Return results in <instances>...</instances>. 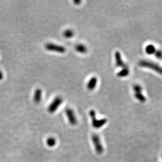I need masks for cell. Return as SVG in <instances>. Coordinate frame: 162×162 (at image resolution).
Masks as SVG:
<instances>
[{"instance_id":"6da1fadb","label":"cell","mask_w":162,"mask_h":162,"mask_svg":"<svg viewBox=\"0 0 162 162\" xmlns=\"http://www.w3.org/2000/svg\"><path fill=\"white\" fill-rule=\"evenodd\" d=\"M89 115L92 119V125L95 129H99L104 125H106L107 120L106 119H102L100 120H97L96 118V114L94 110L90 111Z\"/></svg>"},{"instance_id":"7a4b0ae2","label":"cell","mask_w":162,"mask_h":162,"mask_svg":"<svg viewBox=\"0 0 162 162\" xmlns=\"http://www.w3.org/2000/svg\"><path fill=\"white\" fill-rule=\"evenodd\" d=\"M139 65L144 67H147L155 71L162 75V68L160 67L157 63H153L152 61L148 60H141L139 63Z\"/></svg>"},{"instance_id":"3957f363","label":"cell","mask_w":162,"mask_h":162,"mask_svg":"<svg viewBox=\"0 0 162 162\" xmlns=\"http://www.w3.org/2000/svg\"><path fill=\"white\" fill-rule=\"evenodd\" d=\"M92 140L96 153L99 154H101L104 152V148L98 135H97V134H93L92 136Z\"/></svg>"},{"instance_id":"277c9868","label":"cell","mask_w":162,"mask_h":162,"mask_svg":"<svg viewBox=\"0 0 162 162\" xmlns=\"http://www.w3.org/2000/svg\"><path fill=\"white\" fill-rule=\"evenodd\" d=\"M63 100L60 96H57L48 107V111L50 113L55 112L63 103Z\"/></svg>"},{"instance_id":"5b68a950","label":"cell","mask_w":162,"mask_h":162,"mask_svg":"<svg viewBox=\"0 0 162 162\" xmlns=\"http://www.w3.org/2000/svg\"><path fill=\"white\" fill-rule=\"evenodd\" d=\"M46 50L52 52H57L59 53H64L66 52V48L63 46L56 45L53 43H47L45 45Z\"/></svg>"},{"instance_id":"8992f818","label":"cell","mask_w":162,"mask_h":162,"mask_svg":"<svg viewBox=\"0 0 162 162\" xmlns=\"http://www.w3.org/2000/svg\"><path fill=\"white\" fill-rule=\"evenodd\" d=\"M66 115L68 117V121L71 125H77V120L75 114L72 109L70 108H67L65 110Z\"/></svg>"},{"instance_id":"52a82bcc","label":"cell","mask_w":162,"mask_h":162,"mask_svg":"<svg viewBox=\"0 0 162 162\" xmlns=\"http://www.w3.org/2000/svg\"><path fill=\"white\" fill-rule=\"evenodd\" d=\"M115 60L116 66L118 67H122L123 68L127 67L126 64L123 61L121 55L119 52L115 53Z\"/></svg>"},{"instance_id":"ba28073f","label":"cell","mask_w":162,"mask_h":162,"mask_svg":"<svg viewBox=\"0 0 162 162\" xmlns=\"http://www.w3.org/2000/svg\"><path fill=\"white\" fill-rule=\"evenodd\" d=\"M42 98V90L40 88L36 89L34 94V100L36 104H39Z\"/></svg>"},{"instance_id":"9c48e42d","label":"cell","mask_w":162,"mask_h":162,"mask_svg":"<svg viewBox=\"0 0 162 162\" xmlns=\"http://www.w3.org/2000/svg\"><path fill=\"white\" fill-rule=\"evenodd\" d=\"M97 78L95 77L91 78L87 84V88L89 90H93L96 87L97 84Z\"/></svg>"},{"instance_id":"30bf717a","label":"cell","mask_w":162,"mask_h":162,"mask_svg":"<svg viewBox=\"0 0 162 162\" xmlns=\"http://www.w3.org/2000/svg\"><path fill=\"white\" fill-rule=\"evenodd\" d=\"M75 49L77 52L81 54H85L87 52V47L83 44H78L75 47Z\"/></svg>"},{"instance_id":"8fae6325","label":"cell","mask_w":162,"mask_h":162,"mask_svg":"<svg viewBox=\"0 0 162 162\" xmlns=\"http://www.w3.org/2000/svg\"><path fill=\"white\" fill-rule=\"evenodd\" d=\"M129 69L127 67H126V68H123L121 71H120L119 73H117V75L119 77H125L129 75Z\"/></svg>"},{"instance_id":"7c38bea8","label":"cell","mask_w":162,"mask_h":162,"mask_svg":"<svg viewBox=\"0 0 162 162\" xmlns=\"http://www.w3.org/2000/svg\"><path fill=\"white\" fill-rule=\"evenodd\" d=\"M145 52L147 54H149V55L155 54V52H156L155 46L152 44L148 45L145 48Z\"/></svg>"},{"instance_id":"4fadbf2b","label":"cell","mask_w":162,"mask_h":162,"mask_svg":"<svg viewBox=\"0 0 162 162\" xmlns=\"http://www.w3.org/2000/svg\"><path fill=\"white\" fill-rule=\"evenodd\" d=\"M135 97L136 99H138L141 102H144L146 100V98L144 96L143 94H142V92L135 93Z\"/></svg>"},{"instance_id":"5bb4252c","label":"cell","mask_w":162,"mask_h":162,"mask_svg":"<svg viewBox=\"0 0 162 162\" xmlns=\"http://www.w3.org/2000/svg\"><path fill=\"white\" fill-rule=\"evenodd\" d=\"M73 35H74L73 32V30H70V29L66 30L63 32V36L67 38H70L72 37Z\"/></svg>"},{"instance_id":"9a60e30c","label":"cell","mask_w":162,"mask_h":162,"mask_svg":"<svg viewBox=\"0 0 162 162\" xmlns=\"http://www.w3.org/2000/svg\"><path fill=\"white\" fill-rule=\"evenodd\" d=\"M56 143V141L53 138H48V139H47V145L50 146V147L54 146L55 145Z\"/></svg>"},{"instance_id":"2e32d148","label":"cell","mask_w":162,"mask_h":162,"mask_svg":"<svg viewBox=\"0 0 162 162\" xmlns=\"http://www.w3.org/2000/svg\"><path fill=\"white\" fill-rule=\"evenodd\" d=\"M133 90L135 93H139L142 92V88L139 85H134L133 87Z\"/></svg>"},{"instance_id":"e0dca14e","label":"cell","mask_w":162,"mask_h":162,"mask_svg":"<svg viewBox=\"0 0 162 162\" xmlns=\"http://www.w3.org/2000/svg\"><path fill=\"white\" fill-rule=\"evenodd\" d=\"M155 56L159 59H162V51L161 50H156L155 53Z\"/></svg>"},{"instance_id":"ac0fdd59","label":"cell","mask_w":162,"mask_h":162,"mask_svg":"<svg viewBox=\"0 0 162 162\" xmlns=\"http://www.w3.org/2000/svg\"><path fill=\"white\" fill-rule=\"evenodd\" d=\"M3 78V74L1 71H0V80H2Z\"/></svg>"},{"instance_id":"d6986e66","label":"cell","mask_w":162,"mask_h":162,"mask_svg":"<svg viewBox=\"0 0 162 162\" xmlns=\"http://www.w3.org/2000/svg\"><path fill=\"white\" fill-rule=\"evenodd\" d=\"M73 2L75 3L76 4H80V3H81V1H79V0H78V1H74Z\"/></svg>"}]
</instances>
